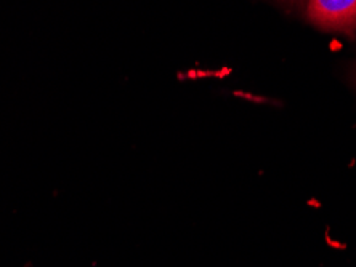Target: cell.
Instances as JSON below:
<instances>
[{
  "instance_id": "6da1fadb",
  "label": "cell",
  "mask_w": 356,
  "mask_h": 267,
  "mask_svg": "<svg viewBox=\"0 0 356 267\" xmlns=\"http://www.w3.org/2000/svg\"><path fill=\"white\" fill-rule=\"evenodd\" d=\"M307 17L327 33L352 34L356 31V0H308Z\"/></svg>"
},
{
  "instance_id": "7a4b0ae2",
  "label": "cell",
  "mask_w": 356,
  "mask_h": 267,
  "mask_svg": "<svg viewBox=\"0 0 356 267\" xmlns=\"http://www.w3.org/2000/svg\"><path fill=\"white\" fill-rule=\"evenodd\" d=\"M284 2H287V3H296V5H298V3H303V2H305V0H284Z\"/></svg>"
}]
</instances>
